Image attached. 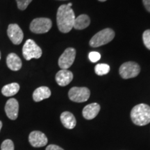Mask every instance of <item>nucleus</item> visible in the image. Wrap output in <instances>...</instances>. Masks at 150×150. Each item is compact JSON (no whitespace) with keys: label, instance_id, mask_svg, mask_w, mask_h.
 I'll list each match as a JSON object with an SVG mask.
<instances>
[{"label":"nucleus","instance_id":"obj_1","mask_svg":"<svg viewBox=\"0 0 150 150\" xmlns=\"http://www.w3.org/2000/svg\"><path fill=\"white\" fill-rule=\"evenodd\" d=\"M75 15L72 7L63 4L58 9L56 22L59 31L62 33H68L74 27Z\"/></svg>","mask_w":150,"mask_h":150},{"label":"nucleus","instance_id":"obj_2","mask_svg":"<svg viewBox=\"0 0 150 150\" xmlns=\"http://www.w3.org/2000/svg\"><path fill=\"white\" fill-rule=\"evenodd\" d=\"M131 120L138 126H145L150 122V106L145 104L135 106L131 112Z\"/></svg>","mask_w":150,"mask_h":150},{"label":"nucleus","instance_id":"obj_3","mask_svg":"<svg viewBox=\"0 0 150 150\" xmlns=\"http://www.w3.org/2000/svg\"><path fill=\"white\" fill-rule=\"evenodd\" d=\"M115 37V32L113 30L109 28L104 29L99 31L90 40V45L93 47H98L104 45L113 40Z\"/></svg>","mask_w":150,"mask_h":150},{"label":"nucleus","instance_id":"obj_4","mask_svg":"<svg viewBox=\"0 0 150 150\" xmlns=\"http://www.w3.org/2000/svg\"><path fill=\"white\" fill-rule=\"evenodd\" d=\"M42 54L41 48L31 39L26 41L22 47V54L27 61H30L32 59H39L42 56Z\"/></svg>","mask_w":150,"mask_h":150},{"label":"nucleus","instance_id":"obj_5","mask_svg":"<svg viewBox=\"0 0 150 150\" xmlns=\"http://www.w3.org/2000/svg\"><path fill=\"white\" fill-rule=\"evenodd\" d=\"M52 27V20L46 18H38L32 20L29 29L33 33L37 34L47 33Z\"/></svg>","mask_w":150,"mask_h":150},{"label":"nucleus","instance_id":"obj_6","mask_svg":"<svg viewBox=\"0 0 150 150\" xmlns=\"http://www.w3.org/2000/svg\"><path fill=\"white\" fill-rule=\"evenodd\" d=\"M120 74L125 79L136 77L140 72V67L135 62L129 61L123 63L120 67Z\"/></svg>","mask_w":150,"mask_h":150},{"label":"nucleus","instance_id":"obj_7","mask_svg":"<svg viewBox=\"0 0 150 150\" xmlns=\"http://www.w3.org/2000/svg\"><path fill=\"white\" fill-rule=\"evenodd\" d=\"M91 91L86 87H73L69 91L68 96L72 102H85L89 99Z\"/></svg>","mask_w":150,"mask_h":150},{"label":"nucleus","instance_id":"obj_8","mask_svg":"<svg viewBox=\"0 0 150 150\" xmlns=\"http://www.w3.org/2000/svg\"><path fill=\"white\" fill-rule=\"evenodd\" d=\"M75 56L76 50L72 47L67 48L59 59V65L61 70H67L70 68L74 63Z\"/></svg>","mask_w":150,"mask_h":150},{"label":"nucleus","instance_id":"obj_9","mask_svg":"<svg viewBox=\"0 0 150 150\" xmlns=\"http://www.w3.org/2000/svg\"><path fill=\"white\" fill-rule=\"evenodd\" d=\"M7 34L11 42L16 45H20L23 40V31L17 24H9L7 29Z\"/></svg>","mask_w":150,"mask_h":150},{"label":"nucleus","instance_id":"obj_10","mask_svg":"<svg viewBox=\"0 0 150 150\" xmlns=\"http://www.w3.org/2000/svg\"><path fill=\"white\" fill-rule=\"evenodd\" d=\"M29 141L33 147H42L47 145L48 140L47 138L42 132L34 131L29 134Z\"/></svg>","mask_w":150,"mask_h":150},{"label":"nucleus","instance_id":"obj_11","mask_svg":"<svg viewBox=\"0 0 150 150\" xmlns=\"http://www.w3.org/2000/svg\"><path fill=\"white\" fill-rule=\"evenodd\" d=\"M19 104L17 99L14 98L9 99L5 105V112L9 119L15 120L18 117Z\"/></svg>","mask_w":150,"mask_h":150},{"label":"nucleus","instance_id":"obj_12","mask_svg":"<svg viewBox=\"0 0 150 150\" xmlns=\"http://www.w3.org/2000/svg\"><path fill=\"white\" fill-rule=\"evenodd\" d=\"M73 79L72 72L67 70H61L56 73V81L60 86H66L70 83Z\"/></svg>","mask_w":150,"mask_h":150},{"label":"nucleus","instance_id":"obj_13","mask_svg":"<svg viewBox=\"0 0 150 150\" xmlns=\"http://www.w3.org/2000/svg\"><path fill=\"white\" fill-rule=\"evenodd\" d=\"M100 110V105L97 103H92L83 108L82 114L86 120H93L98 115Z\"/></svg>","mask_w":150,"mask_h":150},{"label":"nucleus","instance_id":"obj_14","mask_svg":"<svg viewBox=\"0 0 150 150\" xmlns=\"http://www.w3.org/2000/svg\"><path fill=\"white\" fill-rule=\"evenodd\" d=\"M6 65L10 70L18 71L21 69L22 63L20 58L16 54L11 53L6 57Z\"/></svg>","mask_w":150,"mask_h":150},{"label":"nucleus","instance_id":"obj_15","mask_svg":"<svg viewBox=\"0 0 150 150\" xmlns=\"http://www.w3.org/2000/svg\"><path fill=\"white\" fill-rule=\"evenodd\" d=\"M61 121L63 126L68 129H74L76 125V118L72 112L68 111L62 112L61 115Z\"/></svg>","mask_w":150,"mask_h":150},{"label":"nucleus","instance_id":"obj_16","mask_svg":"<svg viewBox=\"0 0 150 150\" xmlns=\"http://www.w3.org/2000/svg\"><path fill=\"white\" fill-rule=\"evenodd\" d=\"M51 96V91L48 87L41 86L36 88L33 93V99L35 102H39Z\"/></svg>","mask_w":150,"mask_h":150},{"label":"nucleus","instance_id":"obj_17","mask_svg":"<svg viewBox=\"0 0 150 150\" xmlns=\"http://www.w3.org/2000/svg\"><path fill=\"white\" fill-rule=\"evenodd\" d=\"M90 23H91V19L87 15L83 14L75 18L73 27L76 29L82 30L88 27Z\"/></svg>","mask_w":150,"mask_h":150},{"label":"nucleus","instance_id":"obj_18","mask_svg":"<svg viewBox=\"0 0 150 150\" xmlns=\"http://www.w3.org/2000/svg\"><path fill=\"white\" fill-rule=\"evenodd\" d=\"M20 91V85L18 83H11L4 86L1 93L6 97H11L16 95Z\"/></svg>","mask_w":150,"mask_h":150},{"label":"nucleus","instance_id":"obj_19","mask_svg":"<svg viewBox=\"0 0 150 150\" xmlns=\"http://www.w3.org/2000/svg\"><path fill=\"white\" fill-rule=\"evenodd\" d=\"M110 71V66L107 64L101 63L97 64L95 67V72L99 76L107 74Z\"/></svg>","mask_w":150,"mask_h":150},{"label":"nucleus","instance_id":"obj_20","mask_svg":"<svg viewBox=\"0 0 150 150\" xmlns=\"http://www.w3.org/2000/svg\"><path fill=\"white\" fill-rule=\"evenodd\" d=\"M1 150H14L13 142L11 140H5L1 145Z\"/></svg>","mask_w":150,"mask_h":150},{"label":"nucleus","instance_id":"obj_21","mask_svg":"<svg viewBox=\"0 0 150 150\" xmlns=\"http://www.w3.org/2000/svg\"><path fill=\"white\" fill-rule=\"evenodd\" d=\"M142 40L146 47L150 50V29L144 31L142 34Z\"/></svg>","mask_w":150,"mask_h":150},{"label":"nucleus","instance_id":"obj_22","mask_svg":"<svg viewBox=\"0 0 150 150\" xmlns=\"http://www.w3.org/2000/svg\"><path fill=\"white\" fill-rule=\"evenodd\" d=\"M31 1H32V0H16L18 8L21 11L25 10Z\"/></svg>","mask_w":150,"mask_h":150},{"label":"nucleus","instance_id":"obj_23","mask_svg":"<svg viewBox=\"0 0 150 150\" xmlns=\"http://www.w3.org/2000/svg\"><path fill=\"white\" fill-rule=\"evenodd\" d=\"M89 59L92 63H96L101 59V55L99 52H91L89 53Z\"/></svg>","mask_w":150,"mask_h":150},{"label":"nucleus","instance_id":"obj_24","mask_svg":"<svg viewBox=\"0 0 150 150\" xmlns=\"http://www.w3.org/2000/svg\"><path fill=\"white\" fill-rule=\"evenodd\" d=\"M46 150H64L63 148L56 145H50L46 148Z\"/></svg>","mask_w":150,"mask_h":150},{"label":"nucleus","instance_id":"obj_25","mask_svg":"<svg viewBox=\"0 0 150 150\" xmlns=\"http://www.w3.org/2000/svg\"><path fill=\"white\" fill-rule=\"evenodd\" d=\"M146 10L150 13V0H142Z\"/></svg>","mask_w":150,"mask_h":150},{"label":"nucleus","instance_id":"obj_26","mask_svg":"<svg viewBox=\"0 0 150 150\" xmlns=\"http://www.w3.org/2000/svg\"><path fill=\"white\" fill-rule=\"evenodd\" d=\"M1 127H2V122H1L0 121V131H1Z\"/></svg>","mask_w":150,"mask_h":150},{"label":"nucleus","instance_id":"obj_27","mask_svg":"<svg viewBox=\"0 0 150 150\" xmlns=\"http://www.w3.org/2000/svg\"><path fill=\"white\" fill-rule=\"evenodd\" d=\"M99 1H106V0H99Z\"/></svg>","mask_w":150,"mask_h":150},{"label":"nucleus","instance_id":"obj_28","mask_svg":"<svg viewBox=\"0 0 150 150\" xmlns=\"http://www.w3.org/2000/svg\"><path fill=\"white\" fill-rule=\"evenodd\" d=\"M0 59H1V52H0Z\"/></svg>","mask_w":150,"mask_h":150},{"label":"nucleus","instance_id":"obj_29","mask_svg":"<svg viewBox=\"0 0 150 150\" xmlns=\"http://www.w3.org/2000/svg\"><path fill=\"white\" fill-rule=\"evenodd\" d=\"M61 1H65V0H61Z\"/></svg>","mask_w":150,"mask_h":150}]
</instances>
